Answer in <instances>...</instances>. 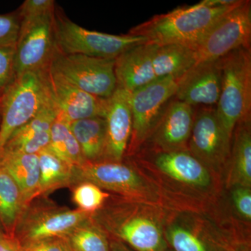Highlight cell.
<instances>
[{"mask_svg":"<svg viewBox=\"0 0 251 251\" xmlns=\"http://www.w3.org/2000/svg\"><path fill=\"white\" fill-rule=\"evenodd\" d=\"M154 44H145L126 51L115 59L117 87L132 92L157 80L153 69Z\"/></svg>","mask_w":251,"mask_h":251,"instance_id":"ac0fdd59","label":"cell"},{"mask_svg":"<svg viewBox=\"0 0 251 251\" xmlns=\"http://www.w3.org/2000/svg\"><path fill=\"white\" fill-rule=\"evenodd\" d=\"M251 1L240 2L219 18L193 49L196 63L222 58L239 49H251Z\"/></svg>","mask_w":251,"mask_h":251,"instance_id":"8992f818","label":"cell"},{"mask_svg":"<svg viewBox=\"0 0 251 251\" xmlns=\"http://www.w3.org/2000/svg\"><path fill=\"white\" fill-rule=\"evenodd\" d=\"M82 156L87 163H98L105 158L106 126L105 119L95 117L69 123Z\"/></svg>","mask_w":251,"mask_h":251,"instance_id":"44dd1931","label":"cell"},{"mask_svg":"<svg viewBox=\"0 0 251 251\" xmlns=\"http://www.w3.org/2000/svg\"><path fill=\"white\" fill-rule=\"evenodd\" d=\"M178 79L173 77L157 79L130 92L132 148L139 146L151 134L166 105L175 97Z\"/></svg>","mask_w":251,"mask_h":251,"instance_id":"ba28073f","label":"cell"},{"mask_svg":"<svg viewBox=\"0 0 251 251\" xmlns=\"http://www.w3.org/2000/svg\"><path fill=\"white\" fill-rule=\"evenodd\" d=\"M166 237L174 251H237L219 242L207 240L179 226L168 229Z\"/></svg>","mask_w":251,"mask_h":251,"instance_id":"83f0119b","label":"cell"},{"mask_svg":"<svg viewBox=\"0 0 251 251\" xmlns=\"http://www.w3.org/2000/svg\"><path fill=\"white\" fill-rule=\"evenodd\" d=\"M115 59L61 53L55 48L50 67L79 89L108 99L116 90Z\"/></svg>","mask_w":251,"mask_h":251,"instance_id":"52a82bcc","label":"cell"},{"mask_svg":"<svg viewBox=\"0 0 251 251\" xmlns=\"http://www.w3.org/2000/svg\"><path fill=\"white\" fill-rule=\"evenodd\" d=\"M72 188L73 201L77 209L91 214L99 210L109 196L98 186L87 181L74 185Z\"/></svg>","mask_w":251,"mask_h":251,"instance_id":"f1b7e54d","label":"cell"},{"mask_svg":"<svg viewBox=\"0 0 251 251\" xmlns=\"http://www.w3.org/2000/svg\"><path fill=\"white\" fill-rule=\"evenodd\" d=\"M21 251H72L65 238H51L22 246Z\"/></svg>","mask_w":251,"mask_h":251,"instance_id":"d6a6232c","label":"cell"},{"mask_svg":"<svg viewBox=\"0 0 251 251\" xmlns=\"http://www.w3.org/2000/svg\"><path fill=\"white\" fill-rule=\"evenodd\" d=\"M106 145L105 158L107 161L120 162L129 144L132 133L130 92L117 87L108 99L105 117Z\"/></svg>","mask_w":251,"mask_h":251,"instance_id":"9a60e30c","label":"cell"},{"mask_svg":"<svg viewBox=\"0 0 251 251\" xmlns=\"http://www.w3.org/2000/svg\"><path fill=\"white\" fill-rule=\"evenodd\" d=\"M21 20L18 11L0 14V46H16Z\"/></svg>","mask_w":251,"mask_h":251,"instance_id":"1f68e13d","label":"cell"},{"mask_svg":"<svg viewBox=\"0 0 251 251\" xmlns=\"http://www.w3.org/2000/svg\"><path fill=\"white\" fill-rule=\"evenodd\" d=\"M22 245L14 235L0 233V251H21Z\"/></svg>","mask_w":251,"mask_h":251,"instance_id":"e575fe53","label":"cell"},{"mask_svg":"<svg viewBox=\"0 0 251 251\" xmlns=\"http://www.w3.org/2000/svg\"><path fill=\"white\" fill-rule=\"evenodd\" d=\"M21 25L39 19L55 11L53 0H26L17 10Z\"/></svg>","mask_w":251,"mask_h":251,"instance_id":"f546056e","label":"cell"},{"mask_svg":"<svg viewBox=\"0 0 251 251\" xmlns=\"http://www.w3.org/2000/svg\"><path fill=\"white\" fill-rule=\"evenodd\" d=\"M0 165L16 181L26 206L38 198L40 169L37 154L2 150L0 151Z\"/></svg>","mask_w":251,"mask_h":251,"instance_id":"d6986e66","label":"cell"},{"mask_svg":"<svg viewBox=\"0 0 251 251\" xmlns=\"http://www.w3.org/2000/svg\"><path fill=\"white\" fill-rule=\"evenodd\" d=\"M40 179L39 197H46L48 194L64 187L74 186V168L56 156L49 148L38 153Z\"/></svg>","mask_w":251,"mask_h":251,"instance_id":"603a6c76","label":"cell"},{"mask_svg":"<svg viewBox=\"0 0 251 251\" xmlns=\"http://www.w3.org/2000/svg\"><path fill=\"white\" fill-rule=\"evenodd\" d=\"M44 71L16 77L1 97L0 151L11 135L34 118L49 100Z\"/></svg>","mask_w":251,"mask_h":251,"instance_id":"277c9868","label":"cell"},{"mask_svg":"<svg viewBox=\"0 0 251 251\" xmlns=\"http://www.w3.org/2000/svg\"><path fill=\"white\" fill-rule=\"evenodd\" d=\"M110 251H132L126 246L125 243L118 240L112 239L110 242Z\"/></svg>","mask_w":251,"mask_h":251,"instance_id":"d590c367","label":"cell"},{"mask_svg":"<svg viewBox=\"0 0 251 251\" xmlns=\"http://www.w3.org/2000/svg\"><path fill=\"white\" fill-rule=\"evenodd\" d=\"M155 163L160 171L180 182L201 187L210 183V175L204 163L188 151L162 152Z\"/></svg>","mask_w":251,"mask_h":251,"instance_id":"ffe728a7","label":"cell"},{"mask_svg":"<svg viewBox=\"0 0 251 251\" xmlns=\"http://www.w3.org/2000/svg\"><path fill=\"white\" fill-rule=\"evenodd\" d=\"M188 143L191 153L202 163L219 164L227 158L230 141L224 134L214 106L196 109Z\"/></svg>","mask_w":251,"mask_h":251,"instance_id":"7c38bea8","label":"cell"},{"mask_svg":"<svg viewBox=\"0 0 251 251\" xmlns=\"http://www.w3.org/2000/svg\"><path fill=\"white\" fill-rule=\"evenodd\" d=\"M220 59L196 63L178 79L175 99L193 108L217 105L221 90Z\"/></svg>","mask_w":251,"mask_h":251,"instance_id":"8fae6325","label":"cell"},{"mask_svg":"<svg viewBox=\"0 0 251 251\" xmlns=\"http://www.w3.org/2000/svg\"><path fill=\"white\" fill-rule=\"evenodd\" d=\"M232 201L238 212L247 221L251 220V188L237 186L232 193Z\"/></svg>","mask_w":251,"mask_h":251,"instance_id":"836d02e7","label":"cell"},{"mask_svg":"<svg viewBox=\"0 0 251 251\" xmlns=\"http://www.w3.org/2000/svg\"><path fill=\"white\" fill-rule=\"evenodd\" d=\"M219 59L222 80L216 114L231 141L237 124L251 117V49L236 50Z\"/></svg>","mask_w":251,"mask_h":251,"instance_id":"7a4b0ae2","label":"cell"},{"mask_svg":"<svg viewBox=\"0 0 251 251\" xmlns=\"http://www.w3.org/2000/svg\"><path fill=\"white\" fill-rule=\"evenodd\" d=\"M1 97H0V118H1Z\"/></svg>","mask_w":251,"mask_h":251,"instance_id":"8d00e7d4","label":"cell"},{"mask_svg":"<svg viewBox=\"0 0 251 251\" xmlns=\"http://www.w3.org/2000/svg\"><path fill=\"white\" fill-rule=\"evenodd\" d=\"M195 108L175 98L170 100L150 134L157 148L163 152L186 151L194 122Z\"/></svg>","mask_w":251,"mask_h":251,"instance_id":"5bb4252c","label":"cell"},{"mask_svg":"<svg viewBox=\"0 0 251 251\" xmlns=\"http://www.w3.org/2000/svg\"><path fill=\"white\" fill-rule=\"evenodd\" d=\"M240 1L219 7L208 6L202 1L192 6H181L166 14L153 16L131 28L128 34L144 37L148 44L180 45L193 50L219 18Z\"/></svg>","mask_w":251,"mask_h":251,"instance_id":"6da1fadb","label":"cell"},{"mask_svg":"<svg viewBox=\"0 0 251 251\" xmlns=\"http://www.w3.org/2000/svg\"><path fill=\"white\" fill-rule=\"evenodd\" d=\"M49 150L63 161L73 167L86 163L69 123L57 117L50 131Z\"/></svg>","mask_w":251,"mask_h":251,"instance_id":"484cf974","label":"cell"},{"mask_svg":"<svg viewBox=\"0 0 251 251\" xmlns=\"http://www.w3.org/2000/svg\"><path fill=\"white\" fill-rule=\"evenodd\" d=\"M1 230H0V233H1Z\"/></svg>","mask_w":251,"mask_h":251,"instance_id":"ab89813d","label":"cell"},{"mask_svg":"<svg viewBox=\"0 0 251 251\" xmlns=\"http://www.w3.org/2000/svg\"><path fill=\"white\" fill-rule=\"evenodd\" d=\"M240 251H249V249H248V248H247V249H243V250Z\"/></svg>","mask_w":251,"mask_h":251,"instance_id":"74e56055","label":"cell"},{"mask_svg":"<svg viewBox=\"0 0 251 251\" xmlns=\"http://www.w3.org/2000/svg\"><path fill=\"white\" fill-rule=\"evenodd\" d=\"M107 229L118 240L136 251H165L168 249L161 229L146 218L112 216L106 221Z\"/></svg>","mask_w":251,"mask_h":251,"instance_id":"e0dca14e","label":"cell"},{"mask_svg":"<svg viewBox=\"0 0 251 251\" xmlns=\"http://www.w3.org/2000/svg\"><path fill=\"white\" fill-rule=\"evenodd\" d=\"M165 251H174L172 250V249H168H168H167Z\"/></svg>","mask_w":251,"mask_h":251,"instance_id":"f35d334b","label":"cell"},{"mask_svg":"<svg viewBox=\"0 0 251 251\" xmlns=\"http://www.w3.org/2000/svg\"><path fill=\"white\" fill-rule=\"evenodd\" d=\"M44 74L50 96L58 112L57 117L68 123L90 117H105L108 99L84 92L50 66Z\"/></svg>","mask_w":251,"mask_h":251,"instance_id":"30bf717a","label":"cell"},{"mask_svg":"<svg viewBox=\"0 0 251 251\" xmlns=\"http://www.w3.org/2000/svg\"><path fill=\"white\" fill-rule=\"evenodd\" d=\"M153 69L156 79L178 78L196 64L194 50L180 45H155Z\"/></svg>","mask_w":251,"mask_h":251,"instance_id":"7402d4cb","label":"cell"},{"mask_svg":"<svg viewBox=\"0 0 251 251\" xmlns=\"http://www.w3.org/2000/svg\"><path fill=\"white\" fill-rule=\"evenodd\" d=\"M55 48L61 53L115 59L126 51L147 43L141 36L114 35L81 27L62 13L54 11Z\"/></svg>","mask_w":251,"mask_h":251,"instance_id":"3957f363","label":"cell"},{"mask_svg":"<svg viewBox=\"0 0 251 251\" xmlns=\"http://www.w3.org/2000/svg\"><path fill=\"white\" fill-rule=\"evenodd\" d=\"M43 198L31 201L18 221L14 235L22 246L42 239L65 237L92 216Z\"/></svg>","mask_w":251,"mask_h":251,"instance_id":"5b68a950","label":"cell"},{"mask_svg":"<svg viewBox=\"0 0 251 251\" xmlns=\"http://www.w3.org/2000/svg\"><path fill=\"white\" fill-rule=\"evenodd\" d=\"M57 115L58 112L50 97L36 116L11 135L2 150L38 154L49 148L51 128Z\"/></svg>","mask_w":251,"mask_h":251,"instance_id":"2e32d148","label":"cell"},{"mask_svg":"<svg viewBox=\"0 0 251 251\" xmlns=\"http://www.w3.org/2000/svg\"><path fill=\"white\" fill-rule=\"evenodd\" d=\"M25 207L17 184L0 165V223L5 233L15 236L18 221Z\"/></svg>","mask_w":251,"mask_h":251,"instance_id":"cb8c5ba5","label":"cell"},{"mask_svg":"<svg viewBox=\"0 0 251 251\" xmlns=\"http://www.w3.org/2000/svg\"><path fill=\"white\" fill-rule=\"evenodd\" d=\"M54 13L21 25L15 52L16 77L49 67L55 50Z\"/></svg>","mask_w":251,"mask_h":251,"instance_id":"9c48e42d","label":"cell"},{"mask_svg":"<svg viewBox=\"0 0 251 251\" xmlns=\"http://www.w3.org/2000/svg\"><path fill=\"white\" fill-rule=\"evenodd\" d=\"M84 181L92 183L101 189L129 196L141 195L144 188L138 175L130 167L120 162H86L82 166L75 167L74 186Z\"/></svg>","mask_w":251,"mask_h":251,"instance_id":"4fadbf2b","label":"cell"},{"mask_svg":"<svg viewBox=\"0 0 251 251\" xmlns=\"http://www.w3.org/2000/svg\"><path fill=\"white\" fill-rule=\"evenodd\" d=\"M232 156L230 183L237 186L251 188V117L237 124Z\"/></svg>","mask_w":251,"mask_h":251,"instance_id":"d4e9b609","label":"cell"},{"mask_svg":"<svg viewBox=\"0 0 251 251\" xmlns=\"http://www.w3.org/2000/svg\"><path fill=\"white\" fill-rule=\"evenodd\" d=\"M72 251H110V242L92 216L65 237Z\"/></svg>","mask_w":251,"mask_h":251,"instance_id":"4316f807","label":"cell"},{"mask_svg":"<svg viewBox=\"0 0 251 251\" xmlns=\"http://www.w3.org/2000/svg\"><path fill=\"white\" fill-rule=\"evenodd\" d=\"M16 46H0V97L16 79Z\"/></svg>","mask_w":251,"mask_h":251,"instance_id":"4dcf8cb0","label":"cell"}]
</instances>
